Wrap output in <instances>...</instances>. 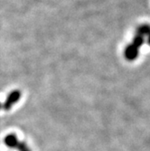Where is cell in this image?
I'll return each mask as SVG.
<instances>
[{
	"label": "cell",
	"mask_w": 150,
	"mask_h": 151,
	"mask_svg": "<svg viewBox=\"0 0 150 151\" xmlns=\"http://www.w3.org/2000/svg\"><path fill=\"white\" fill-rule=\"evenodd\" d=\"M20 97H21V91L18 90L13 91L12 92H10L7 96L6 101L3 104V109L5 111H9V109H11L13 105L16 104L19 101Z\"/></svg>",
	"instance_id": "1"
},
{
	"label": "cell",
	"mask_w": 150,
	"mask_h": 151,
	"mask_svg": "<svg viewBox=\"0 0 150 151\" xmlns=\"http://www.w3.org/2000/svg\"><path fill=\"white\" fill-rule=\"evenodd\" d=\"M139 55V48L137 46H135L133 44L129 45L127 46L125 49V57L128 61H133L135 59H137Z\"/></svg>",
	"instance_id": "2"
},
{
	"label": "cell",
	"mask_w": 150,
	"mask_h": 151,
	"mask_svg": "<svg viewBox=\"0 0 150 151\" xmlns=\"http://www.w3.org/2000/svg\"><path fill=\"white\" fill-rule=\"evenodd\" d=\"M20 141L16 134H8L5 138V144L9 148H17Z\"/></svg>",
	"instance_id": "3"
},
{
	"label": "cell",
	"mask_w": 150,
	"mask_h": 151,
	"mask_svg": "<svg viewBox=\"0 0 150 151\" xmlns=\"http://www.w3.org/2000/svg\"><path fill=\"white\" fill-rule=\"evenodd\" d=\"M150 35V26L147 25V24H143V25H140L139 28H138V31H137V35H140V36H148Z\"/></svg>",
	"instance_id": "4"
},
{
	"label": "cell",
	"mask_w": 150,
	"mask_h": 151,
	"mask_svg": "<svg viewBox=\"0 0 150 151\" xmlns=\"http://www.w3.org/2000/svg\"><path fill=\"white\" fill-rule=\"evenodd\" d=\"M132 44L135 46H137L138 48H139L144 44V37L143 36H140V35H136V37L133 40V43Z\"/></svg>",
	"instance_id": "5"
},
{
	"label": "cell",
	"mask_w": 150,
	"mask_h": 151,
	"mask_svg": "<svg viewBox=\"0 0 150 151\" xmlns=\"http://www.w3.org/2000/svg\"><path fill=\"white\" fill-rule=\"evenodd\" d=\"M17 149L18 151H31L30 148L28 147V146L26 145L25 142H20Z\"/></svg>",
	"instance_id": "6"
},
{
	"label": "cell",
	"mask_w": 150,
	"mask_h": 151,
	"mask_svg": "<svg viewBox=\"0 0 150 151\" xmlns=\"http://www.w3.org/2000/svg\"><path fill=\"white\" fill-rule=\"evenodd\" d=\"M147 43H148V45H150V35L147 36Z\"/></svg>",
	"instance_id": "7"
},
{
	"label": "cell",
	"mask_w": 150,
	"mask_h": 151,
	"mask_svg": "<svg viewBox=\"0 0 150 151\" xmlns=\"http://www.w3.org/2000/svg\"><path fill=\"white\" fill-rule=\"evenodd\" d=\"M0 108H1V103H0Z\"/></svg>",
	"instance_id": "8"
}]
</instances>
